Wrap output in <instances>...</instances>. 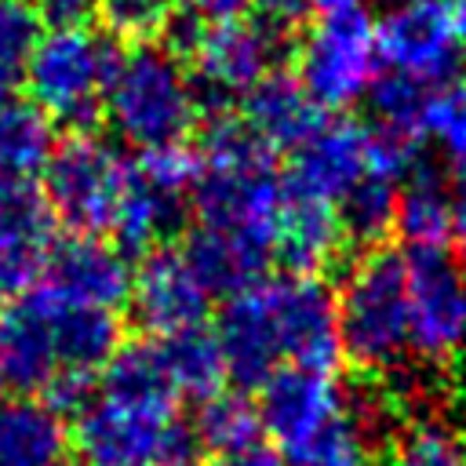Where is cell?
Masks as SVG:
<instances>
[{
    "mask_svg": "<svg viewBox=\"0 0 466 466\" xmlns=\"http://www.w3.org/2000/svg\"><path fill=\"white\" fill-rule=\"evenodd\" d=\"M40 291L91 309L116 313L120 302H127L131 269L116 244H106L98 237H69L44 251L40 258Z\"/></svg>",
    "mask_w": 466,
    "mask_h": 466,
    "instance_id": "cell-14",
    "label": "cell"
},
{
    "mask_svg": "<svg viewBox=\"0 0 466 466\" xmlns=\"http://www.w3.org/2000/svg\"><path fill=\"white\" fill-rule=\"evenodd\" d=\"M258 390V419L284 466H368L371 422L331 371L280 368Z\"/></svg>",
    "mask_w": 466,
    "mask_h": 466,
    "instance_id": "cell-4",
    "label": "cell"
},
{
    "mask_svg": "<svg viewBox=\"0 0 466 466\" xmlns=\"http://www.w3.org/2000/svg\"><path fill=\"white\" fill-rule=\"evenodd\" d=\"M240 120L266 149H299L324 124V109L302 91L295 76L269 73L244 95Z\"/></svg>",
    "mask_w": 466,
    "mask_h": 466,
    "instance_id": "cell-18",
    "label": "cell"
},
{
    "mask_svg": "<svg viewBox=\"0 0 466 466\" xmlns=\"http://www.w3.org/2000/svg\"><path fill=\"white\" fill-rule=\"evenodd\" d=\"M135 320L153 331L157 339L197 328L211 306V288L208 280L193 269L186 251L157 248L142 258V266L131 273L127 288Z\"/></svg>",
    "mask_w": 466,
    "mask_h": 466,
    "instance_id": "cell-15",
    "label": "cell"
},
{
    "mask_svg": "<svg viewBox=\"0 0 466 466\" xmlns=\"http://www.w3.org/2000/svg\"><path fill=\"white\" fill-rule=\"evenodd\" d=\"M258 430H262L258 404H251L244 393H226V390L200 400V411L193 422L197 441L215 455H226L258 441Z\"/></svg>",
    "mask_w": 466,
    "mask_h": 466,
    "instance_id": "cell-25",
    "label": "cell"
},
{
    "mask_svg": "<svg viewBox=\"0 0 466 466\" xmlns=\"http://www.w3.org/2000/svg\"><path fill=\"white\" fill-rule=\"evenodd\" d=\"M386 466H466V444L448 422L419 419L393 441Z\"/></svg>",
    "mask_w": 466,
    "mask_h": 466,
    "instance_id": "cell-26",
    "label": "cell"
},
{
    "mask_svg": "<svg viewBox=\"0 0 466 466\" xmlns=\"http://www.w3.org/2000/svg\"><path fill=\"white\" fill-rule=\"evenodd\" d=\"M277 33L258 18H218L204 22L189 36V76L215 98H244L255 84L273 73Z\"/></svg>",
    "mask_w": 466,
    "mask_h": 466,
    "instance_id": "cell-13",
    "label": "cell"
},
{
    "mask_svg": "<svg viewBox=\"0 0 466 466\" xmlns=\"http://www.w3.org/2000/svg\"><path fill=\"white\" fill-rule=\"evenodd\" d=\"M339 346L364 371H390L408 353V255L375 248L360 255L339 295Z\"/></svg>",
    "mask_w": 466,
    "mask_h": 466,
    "instance_id": "cell-6",
    "label": "cell"
},
{
    "mask_svg": "<svg viewBox=\"0 0 466 466\" xmlns=\"http://www.w3.org/2000/svg\"><path fill=\"white\" fill-rule=\"evenodd\" d=\"M215 339L244 386H262L280 368L331 371L342 353L335 295L317 273L258 277L229 291Z\"/></svg>",
    "mask_w": 466,
    "mask_h": 466,
    "instance_id": "cell-2",
    "label": "cell"
},
{
    "mask_svg": "<svg viewBox=\"0 0 466 466\" xmlns=\"http://www.w3.org/2000/svg\"><path fill=\"white\" fill-rule=\"evenodd\" d=\"M157 346H116L102 368L98 390L76 408L69 448L80 466H160L186 455V422L178 415Z\"/></svg>",
    "mask_w": 466,
    "mask_h": 466,
    "instance_id": "cell-3",
    "label": "cell"
},
{
    "mask_svg": "<svg viewBox=\"0 0 466 466\" xmlns=\"http://www.w3.org/2000/svg\"><path fill=\"white\" fill-rule=\"evenodd\" d=\"M167 4H175L182 15H189L197 22H218V18L244 15V7L251 0H167Z\"/></svg>",
    "mask_w": 466,
    "mask_h": 466,
    "instance_id": "cell-30",
    "label": "cell"
},
{
    "mask_svg": "<svg viewBox=\"0 0 466 466\" xmlns=\"http://www.w3.org/2000/svg\"><path fill=\"white\" fill-rule=\"evenodd\" d=\"M116 58L120 51L109 36L87 29L84 22H55L40 33L22 73L29 102L58 124L84 127L106 102Z\"/></svg>",
    "mask_w": 466,
    "mask_h": 466,
    "instance_id": "cell-7",
    "label": "cell"
},
{
    "mask_svg": "<svg viewBox=\"0 0 466 466\" xmlns=\"http://www.w3.org/2000/svg\"><path fill=\"white\" fill-rule=\"evenodd\" d=\"M153 346H157L160 368H164V375H167V382L178 397L208 400L211 393L222 390L229 371H226V357H222V346H218L215 331H204L197 324V328L164 335Z\"/></svg>",
    "mask_w": 466,
    "mask_h": 466,
    "instance_id": "cell-22",
    "label": "cell"
},
{
    "mask_svg": "<svg viewBox=\"0 0 466 466\" xmlns=\"http://www.w3.org/2000/svg\"><path fill=\"white\" fill-rule=\"evenodd\" d=\"M451 204H455V233L466 240V171H459V186L451 193Z\"/></svg>",
    "mask_w": 466,
    "mask_h": 466,
    "instance_id": "cell-34",
    "label": "cell"
},
{
    "mask_svg": "<svg viewBox=\"0 0 466 466\" xmlns=\"http://www.w3.org/2000/svg\"><path fill=\"white\" fill-rule=\"evenodd\" d=\"M160 466H197L189 455H175V459H167V462H160Z\"/></svg>",
    "mask_w": 466,
    "mask_h": 466,
    "instance_id": "cell-36",
    "label": "cell"
},
{
    "mask_svg": "<svg viewBox=\"0 0 466 466\" xmlns=\"http://www.w3.org/2000/svg\"><path fill=\"white\" fill-rule=\"evenodd\" d=\"M284 197L273 149L244 120H215L197 153V229L182 248L211 291H237L262 277L273 258V218Z\"/></svg>",
    "mask_w": 466,
    "mask_h": 466,
    "instance_id": "cell-1",
    "label": "cell"
},
{
    "mask_svg": "<svg viewBox=\"0 0 466 466\" xmlns=\"http://www.w3.org/2000/svg\"><path fill=\"white\" fill-rule=\"evenodd\" d=\"M448 4H451V18H455V29H459L462 51H466V0H448Z\"/></svg>",
    "mask_w": 466,
    "mask_h": 466,
    "instance_id": "cell-35",
    "label": "cell"
},
{
    "mask_svg": "<svg viewBox=\"0 0 466 466\" xmlns=\"http://www.w3.org/2000/svg\"><path fill=\"white\" fill-rule=\"evenodd\" d=\"M408 350L430 364L466 357V269L444 248L408 255Z\"/></svg>",
    "mask_w": 466,
    "mask_h": 466,
    "instance_id": "cell-11",
    "label": "cell"
},
{
    "mask_svg": "<svg viewBox=\"0 0 466 466\" xmlns=\"http://www.w3.org/2000/svg\"><path fill=\"white\" fill-rule=\"evenodd\" d=\"M29 277H33V269H25V266H18V262L0 258V309L7 306V299H15V295L29 284Z\"/></svg>",
    "mask_w": 466,
    "mask_h": 466,
    "instance_id": "cell-33",
    "label": "cell"
},
{
    "mask_svg": "<svg viewBox=\"0 0 466 466\" xmlns=\"http://www.w3.org/2000/svg\"><path fill=\"white\" fill-rule=\"evenodd\" d=\"M379 66L375 22L357 0L309 18L295 47V80L320 109H346L371 95Z\"/></svg>",
    "mask_w": 466,
    "mask_h": 466,
    "instance_id": "cell-8",
    "label": "cell"
},
{
    "mask_svg": "<svg viewBox=\"0 0 466 466\" xmlns=\"http://www.w3.org/2000/svg\"><path fill=\"white\" fill-rule=\"evenodd\" d=\"M342 4H353V0H258V7L266 11V18L273 22H309L331 7H342Z\"/></svg>",
    "mask_w": 466,
    "mask_h": 466,
    "instance_id": "cell-29",
    "label": "cell"
},
{
    "mask_svg": "<svg viewBox=\"0 0 466 466\" xmlns=\"http://www.w3.org/2000/svg\"><path fill=\"white\" fill-rule=\"evenodd\" d=\"M62 379L51 324L44 302L29 291L25 299L0 309V386H11L25 397L47 393Z\"/></svg>",
    "mask_w": 466,
    "mask_h": 466,
    "instance_id": "cell-16",
    "label": "cell"
},
{
    "mask_svg": "<svg viewBox=\"0 0 466 466\" xmlns=\"http://www.w3.org/2000/svg\"><path fill=\"white\" fill-rule=\"evenodd\" d=\"M375 40L386 73L419 87L444 84L462 58L448 0H393L375 22Z\"/></svg>",
    "mask_w": 466,
    "mask_h": 466,
    "instance_id": "cell-12",
    "label": "cell"
},
{
    "mask_svg": "<svg viewBox=\"0 0 466 466\" xmlns=\"http://www.w3.org/2000/svg\"><path fill=\"white\" fill-rule=\"evenodd\" d=\"M215 466H284V459H280L277 448H269V444H262V441H251V444H244V448H237V451L218 455Z\"/></svg>",
    "mask_w": 466,
    "mask_h": 466,
    "instance_id": "cell-31",
    "label": "cell"
},
{
    "mask_svg": "<svg viewBox=\"0 0 466 466\" xmlns=\"http://www.w3.org/2000/svg\"><path fill=\"white\" fill-rule=\"evenodd\" d=\"M40 33V15L29 0H0V95L22 80Z\"/></svg>",
    "mask_w": 466,
    "mask_h": 466,
    "instance_id": "cell-27",
    "label": "cell"
},
{
    "mask_svg": "<svg viewBox=\"0 0 466 466\" xmlns=\"http://www.w3.org/2000/svg\"><path fill=\"white\" fill-rule=\"evenodd\" d=\"M415 138H426L444 160H451L459 171H466V84L444 80L426 91Z\"/></svg>",
    "mask_w": 466,
    "mask_h": 466,
    "instance_id": "cell-24",
    "label": "cell"
},
{
    "mask_svg": "<svg viewBox=\"0 0 466 466\" xmlns=\"http://www.w3.org/2000/svg\"><path fill=\"white\" fill-rule=\"evenodd\" d=\"M342 237L346 226L335 204L284 186L273 218V258H280L291 273H320L328 262H335Z\"/></svg>",
    "mask_w": 466,
    "mask_h": 466,
    "instance_id": "cell-17",
    "label": "cell"
},
{
    "mask_svg": "<svg viewBox=\"0 0 466 466\" xmlns=\"http://www.w3.org/2000/svg\"><path fill=\"white\" fill-rule=\"evenodd\" d=\"M51 208L44 193H36L25 178L0 171V258L18 262L36 273L47 237H51Z\"/></svg>",
    "mask_w": 466,
    "mask_h": 466,
    "instance_id": "cell-21",
    "label": "cell"
},
{
    "mask_svg": "<svg viewBox=\"0 0 466 466\" xmlns=\"http://www.w3.org/2000/svg\"><path fill=\"white\" fill-rule=\"evenodd\" d=\"M109 33L131 44H153L167 25V0H102Z\"/></svg>",
    "mask_w": 466,
    "mask_h": 466,
    "instance_id": "cell-28",
    "label": "cell"
},
{
    "mask_svg": "<svg viewBox=\"0 0 466 466\" xmlns=\"http://www.w3.org/2000/svg\"><path fill=\"white\" fill-rule=\"evenodd\" d=\"M408 138H397L390 131H371L353 120L320 124L291 157V175L284 186L309 193L328 204H342L360 182H368L375 171H411Z\"/></svg>",
    "mask_w": 466,
    "mask_h": 466,
    "instance_id": "cell-9",
    "label": "cell"
},
{
    "mask_svg": "<svg viewBox=\"0 0 466 466\" xmlns=\"http://www.w3.org/2000/svg\"><path fill=\"white\" fill-rule=\"evenodd\" d=\"M393 226L400 229L404 244H411V251H433L448 244V237L455 233V204L451 189L437 178V171L411 167L397 193Z\"/></svg>",
    "mask_w": 466,
    "mask_h": 466,
    "instance_id": "cell-20",
    "label": "cell"
},
{
    "mask_svg": "<svg viewBox=\"0 0 466 466\" xmlns=\"http://www.w3.org/2000/svg\"><path fill=\"white\" fill-rule=\"evenodd\" d=\"M131 182V160L95 135H73L44 164V200L73 233H109Z\"/></svg>",
    "mask_w": 466,
    "mask_h": 466,
    "instance_id": "cell-10",
    "label": "cell"
},
{
    "mask_svg": "<svg viewBox=\"0 0 466 466\" xmlns=\"http://www.w3.org/2000/svg\"><path fill=\"white\" fill-rule=\"evenodd\" d=\"M69 430L44 400L0 404V466H66Z\"/></svg>",
    "mask_w": 466,
    "mask_h": 466,
    "instance_id": "cell-19",
    "label": "cell"
},
{
    "mask_svg": "<svg viewBox=\"0 0 466 466\" xmlns=\"http://www.w3.org/2000/svg\"><path fill=\"white\" fill-rule=\"evenodd\" d=\"M44 7L55 22H84L91 11L102 7V0H44Z\"/></svg>",
    "mask_w": 466,
    "mask_h": 466,
    "instance_id": "cell-32",
    "label": "cell"
},
{
    "mask_svg": "<svg viewBox=\"0 0 466 466\" xmlns=\"http://www.w3.org/2000/svg\"><path fill=\"white\" fill-rule=\"evenodd\" d=\"M102 109L109 127L138 153L182 146L200 116L189 69L157 44H135L116 58Z\"/></svg>",
    "mask_w": 466,
    "mask_h": 466,
    "instance_id": "cell-5",
    "label": "cell"
},
{
    "mask_svg": "<svg viewBox=\"0 0 466 466\" xmlns=\"http://www.w3.org/2000/svg\"><path fill=\"white\" fill-rule=\"evenodd\" d=\"M55 153V120L29 98H0V171L29 178Z\"/></svg>",
    "mask_w": 466,
    "mask_h": 466,
    "instance_id": "cell-23",
    "label": "cell"
}]
</instances>
